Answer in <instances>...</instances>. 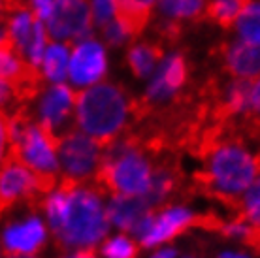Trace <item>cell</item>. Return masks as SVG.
I'll return each mask as SVG.
<instances>
[{
    "label": "cell",
    "instance_id": "obj_1",
    "mask_svg": "<svg viewBox=\"0 0 260 258\" xmlns=\"http://www.w3.org/2000/svg\"><path fill=\"white\" fill-rule=\"evenodd\" d=\"M104 192L92 181L64 179L40 204L46 213L55 247L60 252L96 249L110 230V219L102 204Z\"/></svg>",
    "mask_w": 260,
    "mask_h": 258
},
{
    "label": "cell",
    "instance_id": "obj_2",
    "mask_svg": "<svg viewBox=\"0 0 260 258\" xmlns=\"http://www.w3.org/2000/svg\"><path fill=\"white\" fill-rule=\"evenodd\" d=\"M204 168L192 175V194H202L232 211H240L241 196L260 175V153L251 155L240 140H226L202 158Z\"/></svg>",
    "mask_w": 260,
    "mask_h": 258
},
{
    "label": "cell",
    "instance_id": "obj_3",
    "mask_svg": "<svg viewBox=\"0 0 260 258\" xmlns=\"http://www.w3.org/2000/svg\"><path fill=\"white\" fill-rule=\"evenodd\" d=\"M134 100L121 85L100 83L76 92V123L102 147L113 143L134 121Z\"/></svg>",
    "mask_w": 260,
    "mask_h": 258
},
{
    "label": "cell",
    "instance_id": "obj_4",
    "mask_svg": "<svg viewBox=\"0 0 260 258\" xmlns=\"http://www.w3.org/2000/svg\"><path fill=\"white\" fill-rule=\"evenodd\" d=\"M10 138L12 156L38 177L40 187L47 196L57 185L60 172L57 158L59 136L40 123H34L28 110L21 106L13 115H10Z\"/></svg>",
    "mask_w": 260,
    "mask_h": 258
},
{
    "label": "cell",
    "instance_id": "obj_5",
    "mask_svg": "<svg viewBox=\"0 0 260 258\" xmlns=\"http://www.w3.org/2000/svg\"><path fill=\"white\" fill-rule=\"evenodd\" d=\"M102 151L104 147L85 132H79L76 128L66 130L64 134L59 136V147H57L64 179L78 183L91 181L96 172Z\"/></svg>",
    "mask_w": 260,
    "mask_h": 258
},
{
    "label": "cell",
    "instance_id": "obj_6",
    "mask_svg": "<svg viewBox=\"0 0 260 258\" xmlns=\"http://www.w3.org/2000/svg\"><path fill=\"white\" fill-rule=\"evenodd\" d=\"M46 194L38 177L13 156L0 164V217L12 207L26 204L32 211H40Z\"/></svg>",
    "mask_w": 260,
    "mask_h": 258
},
{
    "label": "cell",
    "instance_id": "obj_7",
    "mask_svg": "<svg viewBox=\"0 0 260 258\" xmlns=\"http://www.w3.org/2000/svg\"><path fill=\"white\" fill-rule=\"evenodd\" d=\"M92 10L89 0H55L46 26L49 36L64 44L83 42L92 34Z\"/></svg>",
    "mask_w": 260,
    "mask_h": 258
},
{
    "label": "cell",
    "instance_id": "obj_8",
    "mask_svg": "<svg viewBox=\"0 0 260 258\" xmlns=\"http://www.w3.org/2000/svg\"><path fill=\"white\" fill-rule=\"evenodd\" d=\"M106 213L110 222H113L123 232L134 234L142 239L149 232L156 209L143 194H113L106 207Z\"/></svg>",
    "mask_w": 260,
    "mask_h": 258
},
{
    "label": "cell",
    "instance_id": "obj_9",
    "mask_svg": "<svg viewBox=\"0 0 260 258\" xmlns=\"http://www.w3.org/2000/svg\"><path fill=\"white\" fill-rule=\"evenodd\" d=\"M0 241L4 252H25V254H38L47 243V230L36 211L23 219L8 220L0 230Z\"/></svg>",
    "mask_w": 260,
    "mask_h": 258
},
{
    "label": "cell",
    "instance_id": "obj_10",
    "mask_svg": "<svg viewBox=\"0 0 260 258\" xmlns=\"http://www.w3.org/2000/svg\"><path fill=\"white\" fill-rule=\"evenodd\" d=\"M108 74V60H106L104 45L94 40L79 42L72 57L68 60V78L78 87H87L102 81Z\"/></svg>",
    "mask_w": 260,
    "mask_h": 258
},
{
    "label": "cell",
    "instance_id": "obj_11",
    "mask_svg": "<svg viewBox=\"0 0 260 258\" xmlns=\"http://www.w3.org/2000/svg\"><path fill=\"white\" fill-rule=\"evenodd\" d=\"M222 72L241 79H254L260 76V45L245 42H224L213 49Z\"/></svg>",
    "mask_w": 260,
    "mask_h": 258
},
{
    "label": "cell",
    "instance_id": "obj_12",
    "mask_svg": "<svg viewBox=\"0 0 260 258\" xmlns=\"http://www.w3.org/2000/svg\"><path fill=\"white\" fill-rule=\"evenodd\" d=\"M76 104V90L64 83H55L49 89H44L38 104V123L59 136L60 128L68 123L72 108Z\"/></svg>",
    "mask_w": 260,
    "mask_h": 258
},
{
    "label": "cell",
    "instance_id": "obj_13",
    "mask_svg": "<svg viewBox=\"0 0 260 258\" xmlns=\"http://www.w3.org/2000/svg\"><path fill=\"white\" fill-rule=\"evenodd\" d=\"M164 58V47L153 42H136L126 51V66L136 78H149Z\"/></svg>",
    "mask_w": 260,
    "mask_h": 258
},
{
    "label": "cell",
    "instance_id": "obj_14",
    "mask_svg": "<svg viewBox=\"0 0 260 258\" xmlns=\"http://www.w3.org/2000/svg\"><path fill=\"white\" fill-rule=\"evenodd\" d=\"M113 19L128 38L140 36L151 21V8L130 4L124 0H113Z\"/></svg>",
    "mask_w": 260,
    "mask_h": 258
},
{
    "label": "cell",
    "instance_id": "obj_15",
    "mask_svg": "<svg viewBox=\"0 0 260 258\" xmlns=\"http://www.w3.org/2000/svg\"><path fill=\"white\" fill-rule=\"evenodd\" d=\"M249 2L253 0H209L204 8V19L222 30H230Z\"/></svg>",
    "mask_w": 260,
    "mask_h": 258
},
{
    "label": "cell",
    "instance_id": "obj_16",
    "mask_svg": "<svg viewBox=\"0 0 260 258\" xmlns=\"http://www.w3.org/2000/svg\"><path fill=\"white\" fill-rule=\"evenodd\" d=\"M68 53L70 47L68 44H49L46 53H44V60H42V72L46 79L53 83H62L68 72Z\"/></svg>",
    "mask_w": 260,
    "mask_h": 258
},
{
    "label": "cell",
    "instance_id": "obj_17",
    "mask_svg": "<svg viewBox=\"0 0 260 258\" xmlns=\"http://www.w3.org/2000/svg\"><path fill=\"white\" fill-rule=\"evenodd\" d=\"M236 30L241 42L260 45V0H253L243 8L236 21Z\"/></svg>",
    "mask_w": 260,
    "mask_h": 258
},
{
    "label": "cell",
    "instance_id": "obj_18",
    "mask_svg": "<svg viewBox=\"0 0 260 258\" xmlns=\"http://www.w3.org/2000/svg\"><path fill=\"white\" fill-rule=\"evenodd\" d=\"M164 17L177 21H200L206 0H158Z\"/></svg>",
    "mask_w": 260,
    "mask_h": 258
},
{
    "label": "cell",
    "instance_id": "obj_19",
    "mask_svg": "<svg viewBox=\"0 0 260 258\" xmlns=\"http://www.w3.org/2000/svg\"><path fill=\"white\" fill-rule=\"evenodd\" d=\"M138 245L126 236H115V238L108 239L102 247V254L106 258H138Z\"/></svg>",
    "mask_w": 260,
    "mask_h": 258
},
{
    "label": "cell",
    "instance_id": "obj_20",
    "mask_svg": "<svg viewBox=\"0 0 260 258\" xmlns=\"http://www.w3.org/2000/svg\"><path fill=\"white\" fill-rule=\"evenodd\" d=\"M12 156V138H10V115L0 110V164Z\"/></svg>",
    "mask_w": 260,
    "mask_h": 258
},
{
    "label": "cell",
    "instance_id": "obj_21",
    "mask_svg": "<svg viewBox=\"0 0 260 258\" xmlns=\"http://www.w3.org/2000/svg\"><path fill=\"white\" fill-rule=\"evenodd\" d=\"M100 33L104 36L106 44L111 45V47H119V45H123L124 42L128 40V36L124 34V30L117 25L115 19H111L110 23H106V25L100 28Z\"/></svg>",
    "mask_w": 260,
    "mask_h": 258
},
{
    "label": "cell",
    "instance_id": "obj_22",
    "mask_svg": "<svg viewBox=\"0 0 260 258\" xmlns=\"http://www.w3.org/2000/svg\"><path fill=\"white\" fill-rule=\"evenodd\" d=\"M28 4H30V10L38 15L40 19L46 21L49 17V13H51L55 0H28Z\"/></svg>",
    "mask_w": 260,
    "mask_h": 258
},
{
    "label": "cell",
    "instance_id": "obj_23",
    "mask_svg": "<svg viewBox=\"0 0 260 258\" xmlns=\"http://www.w3.org/2000/svg\"><path fill=\"white\" fill-rule=\"evenodd\" d=\"M15 100V92H13V87L8 83L6 79L0 78V110H4L8 104Z\"/></svg>",
    "mask_w": 260,
    "mask_h": 258
},
{
    "label": "cell",
    "instance_id": "obj_24",
    "mask_svg": "<svg viewBox=\"0 0 260 258\" xmlns=\"http://www.w3.org/2000/svg\"><path fill=\"white\" fill-rule=\"evenodd\" d=\"M251 111L260 115V79L253 81V89H251Z\"/></svg>",
    "mask_w": 260,
    "mask_h": 258
},
{
    "label": "cell",
    "instance_id": "obj_25",
    "mask_svg": "<svg viewBox=\"0 0 260 258\" xmlns=\"http://www.w3.org/2000/svg\"><path fill=\"white\" fill-rule=\"evenodd\" d=\"M62 258H98V256H96V249H79V251L66 254Z\"/></svg>",
    "mask_w": 260,
    "mask_h": 258
},
{
    "label": "cell",
    "instance_id": "obj_26",
    "mask_svg": "<svg viewBox=\"0 0 260 258\" xmlns=\"http://www.w3.org/2000/svg\"><path fill=\"white\" fill-rule=\"evenodd\" d=\"M174 256H176V251H172V249H164V251L155 252L151 258H174Z\"/></svg>",
    "mask_w": 260,
    "mask_h": 258
},
{
    "label": "cell",
    "instance_id": "obj_27",
    "mask_svg": "<svg viewBox=\"0 0 260 258\" xmlns=\"http://www.w3.org/2000/svg\"><path fill=\"white\" fill-rule=\"evenodd\" d=\"M2 258H38L36 254H25V252H4Z\"/></svg>",
    "mask_w": 260,
    "mask_h": 258
},
{
    "label": "cell",
    "instance_id": "obj_28",
    "mask_svg": "<svg viewBox=\"0 0 260 258\" xmlns=\"http://www.w3.org/2000/svg\"><path fill=\"white\" fill-rule=\"evenodd\" d=\"M124 2L138 4V6H143V8H153V4H155V0H124Z\"/></svg>",
    "mask_w": 260,
    "mask_h": 258
},
{
    "label": "cell",
    "instance_id": "obj_29",
    "mask_svg": "<svg viewBox=\"0 0 260 258\" xmlns=\"http://www.w3.org/2000/svg\"><path fill=\"white\" fill-rule=\"evenodd\" d=\"M219 258H249L247 254H241V252H222Z\"/></svg>",
    "mask_w": 260,
    "mask_h": 258
},
{
    "label": "cell",
    "instance_id": "obj_30",
    "mask_svg": "<svg viewBox=\"0 0 260 258\" xmlns=\"http://www.w3.org/2000/svg\"><path fill=\"white\" fill-rule=\"evenodd\" d=\"M2 13H4V10H2V0H0V25L4 23V21H2Z\"/></svg>",
    "mask_w": 260,
    "mask_h": 258
},
{
    "label": "cell",
    "instance_id": "obj_31",
    "mask_svg": "<svg viewBox=\"0 0 260 258\" xmlns=\"http://www.w3.org/2000/svg\"><path fill=\"white\" fill-rule=\"evenodd\" d=\"M4 256V249H2V241H0V258Z\"/></svg>",
    "mask_w": 260,
    "mask_h": 258
}]
</instances>
